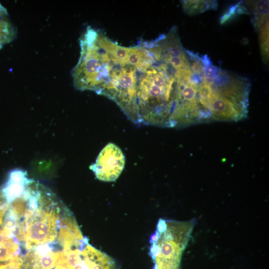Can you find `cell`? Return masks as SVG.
Wrapping results in <instances>:
<instances>
[{"instance_id":"1","label":"cell","mask_w":269,"mask_h":269,"mask_svg":"<svg viewBox=\"0 0 269 269\" xmlns=\"http://www.w3.org/2000/svg\"><path fill=\"white\" fill-rule=\"evenodd\" d=\"M176 91L177 79L173 72L165 63L155 59L137 87V123L170 127Z\"/></svg>"},{"instance_id":"2","label":"cell","mask_w":269,"mask_h":269,"mask_svg":"<svg viewBox=\"0 0 269 269\" xmlns=\"http://www.w3.org/2000/svg\"><path fill=\"white\" fill-rule=\"evenodd\" d=\"M191 67L207 86L211 97L230 101L248 111L251 83L247 78L213 65L207 55L197 56Z\"/></svg>"},{"instance_id":"3","label":"cell","mask_w":269,"mask_h":269,"mask_svg":"<svg viewBox=\"0 0 269 269\" xmlns=\"http://www.w3.org/2000/svg\"><path fill=\"white\" fill-rule=\"evenodd\" d=\"M38 202L36 209L28 208L26 214L23 242L26 250L51 242L57 237L62 208L52 193L41 186Z\"/></svg>"},{"instance_id":"4","label":"cell","mask_w":269,"mask_h":269,"mask_svg":"<svg viewBox=\"0 0 269 269\" xmlns=\"http://www.w3.org/2000/svg\"><path fill=\"white\" fill-rule=\"evenodd\" d=\"M191 228V223L159 220L150 239V254L154 269H178Z\"/></svg>"},{"instance_id":"5","label":"cell","mask_w":269,"mask_h":269,"mask_svg":"<svg viewBox=\"0 0 269 269\" xmlns=\"http://www.w3.org/2000/svg\"><path fill=\"white\" fill-rule=\"evenodd\" d=\"M125 158L122 150L115 144L109 143L101 150L95 163L90 167L96 177L102 181H115L125 166Z\"/></svg>"},{"instance_id":"6","label":"cell","mask_w":269,"mask_h":269,"mask_svg":"<svg viewBox=\"0 0 269 269\" xmlns=\"http://www.w3.org/2000/svg\"><path fill=\"white\" fill-rule=\"evenodd\" d=\"M57 242L45 243L28 251L23 257L22 269H52L59 252Z\"/></svg>"},{"instance_id":"7","label":"cell","mask_w":269,"mask_h":269,"mask_svg":"<svg viewBox=\"0 0 269 269\" xmlns=\"http://www.w3.org/2000/svg\"><path fill=\"white\" fill-rule=\"evenodd\" d=\"M30 181L27 178L26 173L21 170H15L9 173L1 191L8 204L23 195Z\"/></svg>"},{"instance_id":"8","label":"cell","mask_w":269,"mask_h":269,"mask_svg":"<svg viewBox=\"0 0 269 269\" xmlns=\"http://www.w3.org/2000/svg\"><path fill=\"white\" fill-rule=\"evenodd\" d=\"M243 2L248 14H251V20L255 29H260L269 20V0H248Z\"/></svg>"},{"instance_id":"9","label":"cell","mask_w":269,"mask_h":269,"mask_svg":"<svg viewBox=\"0 0 269 269\" xmlns=\"http://www.w3.org/2000/svg\"><path fill=\"white\" fill-rule=\"evenodd\" d=\"M19 243L15 239L8 236L1 229H0V264L19 254Z\"/></svg>"},{"instance_id":"10","label":"cell","mask_w":269,"mask_h":269,"mask_svg":"<svg viewBox=\"0 0 269 269\" xmlns=\"http://www.w3.org/2000/svg\"><path fill=\"white\" fill-rule=\"evenodd\" d=\"M184 11L188 14L200 13L217 6V2L211 0H183L181 1Z\"/></svg>"},{"instance_id":"11","label":"cell","mask_w":269,"mask_h":269,"mask_svg":"<svg viewBox=\"0 0 269 269\" xmlns=\"http://www.w3.org/2000/svg\"><path fill=\"white\" fill-rule=\"evenodd\" d=\"M15 34L14 27L6 18L0 21V49L4 44L11 41Z\"/></svg>"},{"instance_id":"12","label":"cell","mask_w":269,"mask_h":269,"mask_svg":"<svg viewBox=\"0 0 269 269\" xmlns=\"http://www.w3.org/2000/svg\"><path fill=\"white\" fill-rule=\"evenodd\" d=\"M260 41L263 60L268 61L269 59V20L261 27Z\"/></svg>"},{"instance_id":"13","label":"cell","mask_w":269,"mask_h":269,"mask_svg":"<svg viewBox=\"0 0 269 269\" xmlns=\"http://www.w3.org/2000/svg\"><path fill=\"white\" fill-rule=\"evenodd\" d=\"M23 257L17 254L8 261L0 264V269H22Z\"/></svg>"},{"instance_id":"14","label":"cell","mask_w":269,"mask_h":269,"mask_svg":"<svg viewBox=\"0 0 269 269\" xmlns=\"http://www.w3.org/2000/svg\"><path fill=\"white\" fill-rule=\"evenodd\" d=\"M8 206V203L6 202L1 192H0V226L2 224L3 218H4Z\"/></svg>"},{"instance_id":"15","label":"cell","mask_w":269,"mask_h":269,"mask_svg":"<svg viewBox=\"0 0 269 269\" xmlns=\"http://www.w3.org/2000/svg\"><path fill=\"white\" fill-rule=\"evenodd\" d=\"M7 15L6 9L0 3V21L6 18Z\"/></svg>"}]
</instances>
